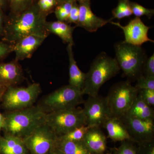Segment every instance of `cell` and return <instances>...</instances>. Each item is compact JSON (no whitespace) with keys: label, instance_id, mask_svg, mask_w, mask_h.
Here are the masks:
<instances>
[{"label":"cell","instance_id":"cell-1","mask_svg":"<svg viewBox=\"0 0 154 154\" xmlns=\"http://www.w3.org/2000/svg\"><path fill=\"white\" fill-rule=\"evenodd\" d=\"M47 16L39 10L36 2L23 12L10 14L6 19L3 41L13 45L29 35L48 36L49 33L46 28Z\"/></svg>","mask_w":154,"mask_h":154},{"label":"cell","instance_id":"cell-2","mask_svg":"<svg viewBox=\"0 0 154 154\" xmlns=\"http://www.w3.org/2000/svg\"><path fill=\"white\" fill-rule=\"evenodd\" d=\"M3 115L5 123L3 130L5 134L22 139L46 122V113L37 105L21 110L7 111Z\"/></svg>","mask_w":154,"mask_h":154},{"label":"cell","instance_id":"cell-3","mask_svg":"<svg viewBox=\"0 0 154 154\" xmlns=\"http://www.w3.org/2000/svg\"><path fill=\"white\" fill-rule=\"evenodd\" d=\"M120 70L115 58L110 57L105 52L99 54L93 61L89 71L86 73L83 94L88 96H97L102 85L118 74Z\"/></svg>","mask_w":154,"mask_h":154},{"label":"cell","instance_id":"cell-4","mask_svg":"<svg viewBox=\"0 0 154 154\" xmlns=\"http://www.w3.org/2000/svg\"><path fill=\"white\" fill-rule=\"evenodd\" d=\"M116 59L123 75L128 81L137 80L143 75L147 55L141 46H136L125 41L119 42L114 45Z\"/></svg>","mask_w":154,"mask_h":154},{"label":"cell","instance_id":"cell-5","mask_svg":"<svg viewBox=\"0 0 154 154\" xmlns=\"http://www.w3.org/2000/svg\"><path fill=\"white\" fill-rule=\"evenodd\" d=\"M83 95L82 91L69 85L46 95L36 105L46 113L75 108L84 102Z\"/></svg>","mask_w":154,"mask_h":154},{"label":"cell","instance_id":"cell-6","mask_svg":"<svg viewBox=\"0 0 154 154\" xmlns=\"http://www.w3.org/2000/svg\"><path fill=\"white\" fill-rule=\"evenodd\" d=\"M138 90L128 80L112 86L106 97L112 117L121 118L126 114L137 97Z\"/></svg>","mask_w":154,"mask_h":154},{"label":"cell","instance_id":"cell-7","mask_svg":"<svg viewBox=\"0 0 154 154\" xmlns=\"http://www.w3.org/2000/svg\"><path fill=\"white\" fill-rule=\"evenodd\" d=\"M41 92V87L38 83H33L26 87H9L3 95L1 101L2 106L7 111L31 107L34 105Z\"/></svg>","mask_w":154,"mask_h":154},{"label":"cell","instance_id":"cell-8","mask_svg":"<svg viewBox=\"0 0 154 154\" xmlns=\"http://www.w3.org/2000/svg\"><path fill=\"white\" fill-rule=\"evenodd\" d=\"M45 124L58 137L86 125V121L82 109L75 107L46 113Z\"/></svg>","mask_w":154,"mask_h":154},{"label":"cell","instance_id":"cell-9","mask_svg":"<svg viewBox=\"0 0 154 154\" xmlns=\"http://www.w3.org/2000/svg\"><path fill=\"white\" fill-rule=\"evenodd\" d=\"M58 136L47 125L38 127L23 139L30 154H49L57 146Z\"/></svg>","mask_w":154,"mask_h":154},{"label":"cell","instance_id":"cell-10","mask_svg":"<svg viewBox=\"0 0 154 154\" xmlns=\"http://www.w3.org/2000/svg\"><path fill=\"white\" fill-rule=\"evenodd\" d=\"M83 103L86 125L90 128H100L107 118L111 117L106 97L99 95L88 96Z\"/></svg>","mask_w":154,"mask_h":154},{"label":"cell","instance_id":"cell-11","mask_svg":"<svg viewBox=\"0 0 154 154\" xmlns=\"http://www.w3.org/2000/svg\"><path fill=\"white\" fill-rule=\"evenodd\" d=\"M120 119L126 126L131 141L139 143L154 139V120H142L126 116Z\"/></svg>","mask_w":154,"mask_h":154},{"label":"cell","instance_id":"cell-12","mask_svg":"<svg viewBox=\"0 0 154 154\" xmlns=\"http://www.w3.org/2000/svg\"><path fill=\"white\" fill-rule=\"evenodd\" d=\"M110 23L123 30L125 35V41L127 43L141 46L147 42H154L153 40L149 38L148 33L150 27L146 26L140 18L136 17L131 19L128 25L122 26L119 22L110 21Z\"/></svg>","mask_w":154,"mask_h":154},{"label":"cell","instance_id":"cell-13","mask_svg":"<svg viewBox=\"0 0 154 154\" xmlns=\"http://www.w3.org/2000/svg\"><path fill=\"white\" fill-rule=\"evenodd\" d=\"M79 3V17L76 27L84 28L88 32H95L110 23L113 19L105 20L96 16L92 12L90 1H83Z\"/></svg>","mask_w":154,"mask_h":154},{"label":"cell","instance_id":"cell-14","mask_svg":"<svg viewBox=\"0 0 154 154\" xmlns=\"http://www.w3.org/2000/svg\"><path fill=\"white\" fill-rule=\"evenodd\" d=\"M25 79L24 72L19 61L14 60L8 63L0 62V86L6 88L17 86Z\"/></svg>","mask_w":154,"mask_h":154},{"label":"cell","instance_id":"cell-15","mask_svg":"<svg viewBox=\"0 0 154 154\" xmlns=\"http://www.w3.org/2000/svg\"><path fill=\"white\" fill-rule=\"evenodd\" d=\"M47 37L33 34L23 37L15 42L13 45L15 60L19 61L30 58Z\"/></svg>","mask_w":154,"mask_h":154},{"label":"cell","instance_id":"cell-16","mask_svg":"<svg viewBox=\"0 0 154 154\" xmlns=\"http://www.w3.org/2000/svg\"><path fill=\"white\" fill-rule=\"evenodd\" d=\"M83 140L93 154H104L107 149V138L100 127L90 128Z\"/></svg>","mask_w":154,"mask_h":154},{"label":"cell","instance_id":"cell-17","mask_svg":"<svg viewBox=\"0 0 154 154\" xmlns=\"http://www.w3.org/2000/svg\"><path fill=\"white\" fill-rule=\"evenodd\" d=\"M102 127L106 130L108 137L113 141H131L126 126L120 118L112 116L109 117Z\"/></svg>","mask_w":154,"mask_h":154},{"label":"cell","instance_id":"cell-18","mask_svg":"<svg viewBox=\"0 0 154 154\" xmlns=\"http://www.w3.org/2000/svg\"><path fill=\"white\" fill-rule=\"evenodd\" d=\"M73 46L67 44V51L69 60V85L82 91L86 78V73L79 68L75 60Z\"/></svg>","mask_w":154,"mask_h":154},{"label":"cell","instance_id":"cell-19","mask_svg":"<svg viewBox=\"0 0 154 154\" xmlns=\"http://www.w3.org/2000/svg\"><path fill=\"white\" fill-rule=\"evenodd\" d=\"M23 139L11 135H0V154H28Z\"/></svg>","mask_w":154,"mask_h":154},{"label":"cell","instance_id":"cell-20","mask_svg":"<svg viewBox=\"0 0 154 154\" xmlns=\"http://www.w3.org/2000/svg\"><path fill=\"white\" fill-rule=\"evenodd\" d=\"M76 26H72L66 22L57 21L46 22V28L49 33H53L60 37L67 44L75 45L73 33Z\"/></svg>","mask_w":154,"mask_h":154},{"label":"cell","instance_id":"cell-21","mask_svg":"<svg viewBox=\"0 0 154 154\" xmlns=\"http://www.w3.org/2000/svg\"><path fill=\"white\" fill-rule=\"evenodd\" d=\"M125 116L142 120H154V110L137 95L132 105Z\"/></svg>","mask_w":154,"mask_h":154},{"label":"cell","instance_id":"cell-22","mask_svg":"<svg viewBox=\"0 0 154 154\" xmlns=\"http://www.w3.org/2000/svg\"><path fill=\"white\" fill-rule=\"evenodd\" d=\"M57 147L64 154H93L83 140L69 141L57 138Z\"/></svg>","mask_w":154,"mask_h":154},{"label":"cell","instance_id":"cell-23","mask_svg":"<svg viewBox=\"0 0 154 154\" xmlns=\"http://www.w3.org/2000/svg\"><path fill=\"white\" fill-rule=\"evenodd\" d=\"M89 128L90 127L87 125H83L75 128L66 134L58 137V139L60 140L69 141L83 140Z\"/></svg>","mask_w":154,"mask_h":154},{"label":"cell","instance_id":"cell-24","mask_svg":"<svg viewBox=\"0 0 154 154\" xmlns=\"http://www.w3.org/2000/svg\"><path fill=\"white\" fill-rule=\"evenodd\" d=\"M113 19H121L125 17H130L132 15V11L128 0H119L118 5L112 12Z\"/></svg>","mask_w":154,"mask_h":154},{"label":"cell","instance_id":"cell-25","mask_svg":"<svg viewBox=\"0 0 154 154\" xmlns=\"http://www.w3.org/2000/svg\"><path fill=\"white\" fill-rule=\"evenodd\" d=\"M74 2H61L54 9V14L58 21L66 22Z\"/></svg>","mask_w":154,"mask_h":154},{"label":"cell","instance_id":"cell-26","mask_svg":"<svg viewBox=\"0 0 154 154\" xmlns=\"http://www.w3.org/2000/svg\"><path fill=\"white\" fill-rule=\"evenodd\" d=\"M36 2V0H8L10 14H16L23 12L31 7Z\"/></svg>","mask_w":154,"mask_h":154},{"label":"cell","instance_id":"cell-27","mask_svg":"<svg viewBox=\"0 0 154 154\" xmlns=\"http://www.w3.org/2000/svg\"><path fill=\"white\" fill-rule=\"evenodd\" d=\"M36 2L39 10L48 15L61 2L59 0H37Z\"/></svg>","mask_w":154,"mask_h":154},{"label":"cell","instance_id":"cell-28","mask_svg":"<svg viewBox=\"0 0 154 154\" xmlns=\"http://www.w3.org/2000/svg\"><path fill=\"white\" fill-rule=\"evenodd\" d=\"M130 5L133 14L136 17L140 18L142 16H146L149 19H150L154 15V11L152 9L146 8L136 3L130 2Z\"/></svg>","mask_w":154,"mask_h":154},{"label":"cell","instance_id":"cell-29","mask_svg":"<svg viewBox=\"0 0 154 154\" xmlns=\"http://www.w3.org/2000/svg\"><path fill=\"white\" fill-rule=\"evenodd\" d=\"M136 80L137 82L135 87L138 91L143 89L154 90V77L146 76L142 75Z\"/></svg>","mask_w":154,"mask_h":154},{"label":"cell","instance_id":"cell-30","mask_svg":"<svg viewBox=\"0 0 154 154\" xmlns=\"http://www.w3.org/2000/svg\"><path fill=\"white\" fill-rule=\"evenodd\" d=\"M133 142L129 140L122 142L121 145L113 154H137V147Z\"/></svg>","mask_w":154,"mask_h":154},{"label":"cell","instance_id":"cell-31","mask_svg":"<svg viewBox=\"0 0 154 154\" xmlns=\"http://www.w3.org/2000/svg\"><path fill=\"white\" fill-rule=\"evenodd\" d=\"M138 144L137 154H154V139Z\"/></svg>","mask_w":154,"mask_h":154},{"label":"cell","instance_id":"cell-32","mask_svg":"<svg viewBox=\"0 0 154 154\" xmlns=\"http://www.w3.org/2000/svg\"><path fill=\"white\" fill-rule=\"evenodd\" d=\"M138 95L148 105L154 106V90L143 89L138 91Z\"/></svg>","mask_w":154,"mask_h":154},{"label":"cell","instance_id":"cell-33","mask_svg":"<svg viewBox=\"0 0 154 154\" xmlns=\"http://www.w3.org/2000/svg\"><path fill=\"white\" fill-rule=\"evenodd\" d=\"M79 5L77 4L76 1H75L73 3L72 6L66 23L68 24L74 23L75 24L76 26L79 22Z\"/></svg>","mask_w":154,"mask_h":154},{"label":"cell","instance_id":"cell-34","mask_svg":"<svg viewBox=\"0 0 154 154\" xmlns=\"http://www.w3.org/2000/svg\"><path fill=\"white\" fill-rule=\"evenodd\" d=\"M143 75L146 76L154 77V54L148 57L143 70Z\"/></svg>","mask_w":154,"mask_h":154},{"label":"cell","instance_id":"cell-35","mask_svg":"<svg viewBox=\"0 0 154 154\" xmlns=\"http://www.w3.org/2000/svg\"><path fill=\"white\" fill-rule=\"evenodd\" d=\"M13 45L3 41H0V61L13 52Z\"/></svg>","mask_w":154,"mask_h":154},{"label":"cell","instance_id":"cell-36","mask_svg":"<svg viewBox=\"0 0 154 154\" xmlns=\"http://www.w3.org/2000/svg\"><path fill=\"white\" fill-rule=\"evenodd\" d=\"M6 19L4 11L0 8V36H2L3 35Z\"/></svg>","mask_w":154,"mask_h":154},{"label":"cell","instance_id":"cell-37","mask_svg":"<svg viewBox=\"0 0 154 154\" xmlns=\"http://www.w3.org/2000/svg\"><path fill=\"white\" fill-rule=\"evenodd\" d=\"M8 5V0H0V8L3 11L5 9Z\"/></svg>","mask_w":154,"mask_h":154},{"label":"cell","instance_id":"cell-38","mask_svg":"<svg viewBox=\"0 0 154 154\" xmlns=\"http://www.w3.org/2000/svg\"><path fill=\"white\" fill-rule=\"evenodd\" d=\"M4 123H5V117L3 114H2L0 112V132L1 131L3 130Z\"/></svg>","mask_w":154,"mask_h":154},{"label":"cell","instance_id":"cell-39","mask_svg":"<svg viewBox=\"0 0 154 154\" xmlns=\"http://www.w3.org/2000/svg\"><path fill=\"white\" fill-rule=\"evenodd\" d=\"M49 154H64L57 147H56L51 151Z\"/></svg>","mask_w":154,"mask_h":154},{"label":"cell","instance_id":"cell-40","mask_svg":"<svg viewBox=\"0 0 154 154\" xmlns=\"http://www.w3.org/2000/svg\"><path fill=\"white\" fill-rule=\"evenodd\" d=\"M6 88H3V87L0 86V102L2 101V98L3 95L5 91Z\"/></svg>","mask_w":154,"mask_h":154},{"label":"cell","instance_id":"cell-41","mask_svg":"<svg viewBox=\"0 0 154 154\" xmlns=\"http://www.w3.org/2000/svg\"><path fill=\"white\" fill-rule=\"evenodd\" d=\"M60 2H68V1H72V2H75L76 0H59Z\"/></svg>","mask_w":154,"mask_h":154},{"label":"cell","instance_id":"cell-42","mask_svg":"<svg viewBox=\"0 0 154 154\" xmlns=\"http://www.w3.org/2000/svg\"><path fill=\"white\" fill-rule=\"evenodd\" d=\"M79 1V2H83V1H90V0H76V1Z\"/></svg>","mask_w":154,"mask_h":154},{"label":"cell","instance_id":"cell-43","mask_svg":"<svg viewBox=\"0 0 154 154\" xmlns=\"http://www.w3.org/2000/svg\"><path fill=\"white\" fill-rule=\"evenodd\" d=\"M36 1H37V0H36Z\"/></svg>","mask_w":154,"mask_h":154}]
</instances>
